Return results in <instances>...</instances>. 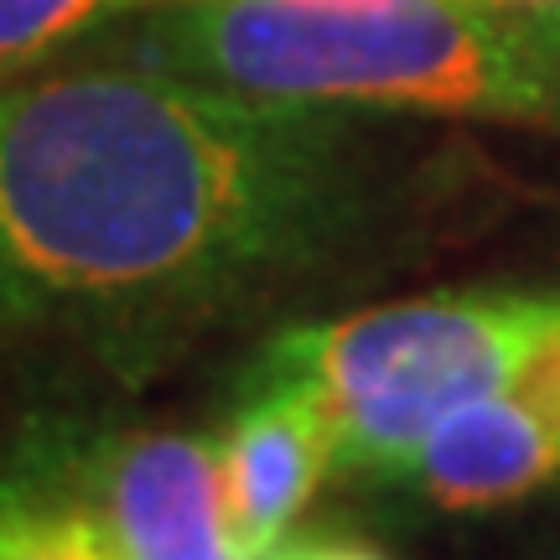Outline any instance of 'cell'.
I'll list each match as a JSON object with an SVG mask.
<instances>
[{
    "mask_svg": "<svg viewBox=\"0 0 560 560\" xmlns=\"http://www.w3.org/2000/svg\"><path fill=\"white\" fill-rule=\"evenodd\" d=\"M369 213L359 109L120 62L0 79V353L156 369L327 270Z\"/></svg>",
    "mask_w": 560,
    "mask_h": 560,
    "instance_id": "obj_1",
    "label": "cell"
},
{
    "mask_svg": "<svg viewBox=\"0 0 560 560\" xmlns=\"http://www.w3.org/2000/svg\"><path fill=\"white\" fill-rule=\"evenodd\" d=\"M58 62H120L240 94L560 125V11L457 0H182Z\"/></svg>",
    "mask_w": 560,
    "mask_h": 560,
    "instance_id": "obj_2",
    "label": "cell"
},
{
    "mask_svg": "<svg viewBox=\"0 0 560 560\" xmlns=\"http://www.w3.org/2000/svg\"><path fill=\"white\" fill-rule=\"evenodd\" d=\"M560 296H420L301 322L265 342L240 389H301L322 410L338 472L400 478L420 441L514 380Z\"/></svg>",
    "mask_w": 560,
    "mask_h": 560,
    "instance_id": "obj_3",
    "label": "cell"
},
{
    "mask_svg": "<svg viewBox=\"0 0 560 560\" xmlns=\"http://www.w3.org/2000/svg\"><path fill=\"white\" fill-rule=\"evenodd\" d=\"M104 529L125 560H240L223 520L219 441L187 431H94L32 446Z\"/></svg>",
    "mask_w": 560,
    "mask_h": 560,
    "instance_id": "obj_4",
    "label": "cell"
},
{
    "mask_svg": "<svg viewBox=\"0 0 560 560\" xmlns=\"http://www.w3.org/2000/svg\"><path fill=\"white\" fill-rule=\"evenodd\" d=\"M219 472L234 556L265 560L338 472V446L301 389H240V410L219 436Z\"/></svg>",
    "mask_w": 560,
    "mask_h": 560,
    "instance_id": "obj_5",
    "label": "cell"
},
{
    "mask_svg": "<svg viewBox=\"0 0 560 560\" xmlns=\"http://www.w3.org/2000/svg\"><path fill=\"white\" fill-rule=\"evenodd\" d=\"M395 482H405L431 509L482 514V509H509L560 482V457L540 425L499 389L457 410L452 420H441Z\"/></svg>",
    "mask_w": 560,
    "mask_h": 560,
    "instance_id": "obj_6",
    "label": "cell"
},
{
    "mask_svg": "<svg viewBox=\"0 0 560 560\" xmlns=\"http://www.w3.org/2000/svg\"><path fill=\"white\" fill-rule=\"evenodd\" d=\"M0 560H125L104 520L26 446L0 467Z\"/></svg>",
    "mask_w": 560,
    "mask_h": 560,
    "instance_id": "obj_7",
    "label": "cell"
},
{
    "mask_svg": "<svg viewBox=\"0 0 560 560\" xmlns=\"http://www.w3.org/2000/svg\"><path fill=\"white\" fill-rule=\"evenodd\" d=\"M166 0H0V79L68 58L79 42Z\"/></svg>",
    "mask_w": 560,
    "mask_h": 560,
    "instance_id": "obj_8",
    "label": "cell"
},
{
    "mask_svg": "<svg viewBox=\"0 0 560 560\" xmlns=\"http://www.w3.org/2000/svg\"><path fill=\"white\" fill-rule=\"evenodd\" d=\"M503 395L540 425L545 441L556 446L560 457V301L550 312V322L540 327V338L529 342V353L520 359L514 380L503 384Z\"/></svg>",
    "mask_w": 560,
    "mask_h": 560,
    "instance_id": "obj_9",
    "label": "cell"
},
{
    "mask_svg": "<svg viewBox=\"0 0 560 560\" xmlns=\"http://www.w3.org/2000/svg\"><path fill=\"white\" fill-rule=\"evenodd\" d=\"M265 560H395L374 540L342 535V529H306V535H285Z\"/></svg>",
    "mask_w": 560,
    "mask_h": 560,
    "instance_id": "obj_10",
    "label": "cell"
},
{
    "mask_svg": "<svg viewBox=\"0 0 560 560\" xmlns=\"http://www.w3.org/2000/svg\"><path fill=\"white\" fill-rule=\"evenodd\" d=\"M488 5H524V11H560V0H488Z\"/></svg>",
    "mask_w": 560,
    "mask_h": 560,
    "instance_id": "obj_11",
    "label": "cell"
},
{
    "mask_svg": "<svg viewBox=\"0 0 560 560\" xmlns=\"http://www.w3.org/2000/svg\"><path fill=\"white\" fill-rule=\"evenodd\" d=\"M166 5H182V0H166ZM457 5H488V0H457Z\"/></svg>",
    "mask_w": 560,
    "mask_h": 560,
    "instance_id": "obj_12",
    "label": "cell"
}]
</instances>
